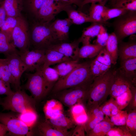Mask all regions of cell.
Here are the masks:
<instances>
[{
  "label": "cell",
  "instance_id": "obj_47",
  "mask_svg": "<svg viewBox=\"0 0 136 136\" xmlns=\"http://www.w3.org/2000/svg\"><path fill=\"white\" fill-rule=\"evenodd\" d=\"M11 89L10 84L0 79V95H10L13 92Z\"/></svg>",
  "mask_w": 136,
  "mask_h": 136
},
{
  "label": "cell",
  "instance_id": "obj_6",
  "mask_svg": "<svg viewBox=\"0 0 136 136\" xmlns=\"http://www.w3.org/2000/svg\"><path fill=\"white\" fill-rule=\"evenodd\" d=\"M28 25L22 15L17 17V22L12 34V42L20 52H24L30 49Z\"/></svg>",
  "mask_w": 136,
  "mask_h": 136
},
{
  "label": "cell",
  "instance_id": "obj_34",
  "mask_svg": "<svg viewBox=\"0 0 136 136\" xmlns=\"http://www.w3.org/2000/svg\"><path fill=\"white\" fill-rule=\"evenodd\" d=\"M17 21V17L7 16L0 29L1 31L6 36L9 41L12 43V34Z\"/></svg>",
  "mask_w": 136,
  "mask_h": 136
},
{
  "label": "cell",
  "instance_id": "obj_43",
  "mask_svg": "<svg viewBox=\"0 0 136 136\" xmlns=\"http://www.w3.org/2000/svg\"><path fill=\"white\" fill-rule=\"evenodd\" d=\"M128 114L126 111L119 110L116 114L110 117V120L114 125L118 126L125 125Z\"/></svg>",
  "mask_w": 136,
  "mask_h": 136
},
{
  "label": "cell",
  "instance_id": "obj_28",
  "mask_svg": "<svg viewBox=\"0 0 136 136\" xmlns=\"http://www.w3.org/2000/svg\"><path fill=\"white\" fill-rule=\"evenodd\" d=\"M118 42L117 37L113 32L109 35L105 48L110 55L112 64H116L118 57Z\"/></svg>",
  "mask_w": 136,
  "mask_h": 136
},
{
  "label": "cell",
  "instance_id": "obj_44",
  "mask_svg": "<svg viewBox=\"0 0 136 136\" xmlns=\"http://www.w3.org/2000/svg\"><path fill=\"white\" fill-rule=\"evenodd\" d=\"M113 6L128 11H136V0H117Z\"/></svg>",
  "mask_w": 136,
  "mask_h": 136
},
{
  "label": "cell",
  "instance_id": "obj_30",
  "mask_svg": "<svg viewBox=\"0 0 136 136\" xmlns=\"http://www.w3.org/2000/svg\"><path fill=\"white\" fill-rule=\"evenodd\" d=\"M114 125L111 122L108 117L106 116L103 120L98 123L92 130L87 133V135L106 136L108 131Z\"/></svg>",
  "mask_w": 136,
  "mask_h": 136
},
{
  "label": "cell",
  "instance_id": "obj_7",
  "mask_svg": "<svg viewBox=\"0 0 136 136\" xmlns=\"http://www.w3.org/2000/svg\"><path fill=\"white\" fill-rule=\"evenodd\" d=\"M41 67L33 73L27 72L25 73L27 81L24 87L30 92L35 99L37 100L42 99L48 93Z\"/></svg>",
  "mask_w": 136,
  "mask_h": 136
},
{
  "label": "cell",
  "instance_id": "obj_24",
  "mask_svg": "<svg viewBox=\"0 0 136 136\" xmlns=\"http://www.w3.org/2000/svg\"><path fill=\"white\" fill-rule=\"evenodd\" d=\"M71 5L67 6L64 11L65 12L73 24L80 25L87 22L93 23L89 15L74 9Z\"/></svg>",
  "mask_w": 136,
  "mask_h": 136
},
{
  "label": "cell",
  "instance_id": "obj_29",
  "mask_svg": "<svg viewBox=\"0 0 136 136\" xmlns=\"http://www.w3.org/2000/svg\"><path fill=\"white\" fill-rule=\"evenodd\" d=\"M38 129L41 136H67L72 135V133H65L58 130L46 120L40 123Z\"/></svg>",
  "mask_w": 136,
  "mask_h": 136
},
{
  "label": "cell",
  "instance_id": "obj_50",
  "mask_svg": "<svg viewBox=\"0 0 136 136\" xmlns=\"http://www.w3.org/2000/svg\"><path fill=\"white\" fill-rule=\"evenodd\" d=\"M3 1L0 3V29L4 24L7 17L3 7Z\"/></svg>",
  "mask_w": 136,
  "mask_h": 136
},
{
  "label": "cell",
  "instance_id": "obj_4",
  "mask_svg": "<svg viewBox=\"0 0 136 136\" xmlns=\"http://www.w3.org/2000/svg\"><path fill=\"white\" fill-rule=\"evenodd\" d=\"M0 105L3 107L4 110H9L19 113L27 110H35L34 99L21 89L7 96Z\"/></svg>",
  "mask_w": 136,
  "mask_h": 136
},
{
  "label": "cell",
  "instance_id": "obj_3",
  "mask_svg": "<svg viewBox=\"0 0 136 136\" xmlns=\"http://www.w3.org/2000/svg\"><path fill=\"white\" fill-rule=\"evenodd\" d=\"M52 22L34 21L29 31L30 49L45 50L61 42L58 40L53 31Z\"/></svg>",
  "mask_w": 136,
  "mask_h": 136
},
{
  "label": "cell",
  "instance_id": "obj_11",
  "mask_svg": "<svg viewBox=\"0 0 136 136\" xmlns=\"http://www.w3.org/2000/svg\"><path fill=\"white\" fill-rule=\"evenodd\" d=\"M19 52L18 51L5 55L10 72L14 80V86L16 90L21 89V79L26 70L20 58Z\"/></svg>",
  "mask_w": 136,
  "mask_h": 136
},
{
  "label": "cell",
  "instance_id": "obj_53",
  "mask_svg": "<svg viewBox=\"0 0 136 136\" xmlns=\"http://www.w3.org/2000/svg\"><path fill=\"white\" fill-rule=\"evenodd\" d=\"M8 131L6 127L0 122V136L5 135Z\"/></svg>",
  "mask_w": 136,
  "mask_h": 136
},
{
  "label": "cell",
  "instance_id": "obj_14",
  "mask_svg": "<svg viewBox=\"0 0 136 136\" xmlns=\"http://www.w3.org/2000/svg\"><path fill=\"white\" fill-rule=\"evenodd\" d=\"M116 70L126 81L133 85H135L136 58L120 61V66Z\"/></svg>",
  "mask_w": 136,
  "mask_h": 136
},
{
  "label": "cell",
  "instance_id": "obj_48",
  "mask_svg": "<svg viewBox=\"0 0 136 136\" xmlns=\"http://www.w3.org/2000/svg\"><path fill=\"white\" fill-rule=\"evenodd\" d=\"M132 93L131 100L128 106L133 110L136 109V90L135 86H132L130 88Z\"/></svg>",
  "mask_w": 136,
  "mask_h": 136
},
{
  "label": "cell",
  "instance_id": "obj_45",
  "mask_svg": "<svg viewBox=\"0 0 136 136\" xmlns=\"http://www.w3.org/2000/svg\"><path fill=\"white\" fill-rule=\"evenodd\" d=\"M112 127L106 134L107 136H131L125 125Z\"/></svg>",
  "mask_w": 136,
  "mask_h": 136
},
{
  "label": "cell",
  "instance_id": "obj_39",
  "mask_svg": "<svg viewBox=\"0 0 136 136\" xmlns=\"http://www.w3.org/2000/svg\"><path fill=\"white\" fill-rule=\"evenodd\" d=\"M18 51L12 43L9 41L5 35L0 30V53L5 55Z\"/></svg>",
  "mask_w": 136,
  "mask_h": 136
},
{
  "label": "cell",
  "instance_id": "obj_21",
  "mask_svg": "<svg viewBox=\"0 0 136 136\" xmlns=\"http://www.w3.org/2000/svg\"><path fill=\"white\" fill-rule=\"evenodd\" d=\"M41 69L49 93L59 80V75L56 70L50 66L43 65L41 67Z\"/></svg>",
  "mask_w": 136,
  "mask_h": 136
},
{
  "label": "cell",
  "instance_id": "obj_35",
  "mask_svg": "<svg viewBox=\"0 0 136 136\" xmlns=\"http://www.w3.org/2000/svg\"><path fill=\"white\" fill-rule=\"evenodd\" d=\"M0 79L14 86V80L10 72L6 58H0Z\"/></svg>",
  "mask_w": 136,
  "mask_h": 136
},
{
  "label": "cell",
  "instance_id": "obj_17",
  "mask_svg": "<svg viewBox=\"0 0 136 136\" xmlns=\"http://www.w3.org/2000/svg\"><path fill=\"white\" fill-rule=\"evenodd\" d=\"M72 24L68 18L57 19L52 22L53 31L59 42H64L68 40L70 28Z\"/></svg>",
  "mask_w": 136,
  "mask_h": 136
},
{
  "label": "cell",
  "instance_id": "obj_54",
  "mask_svg": "<svg viewBox=\"0 0 136 136\" xmlns=\"http://www.w3.org/2000/svg\"><path fill=\"white\" fill-rule=\"evenodd\" d=\"M111 4L113 6L117 0H111Z\"/></svg>",
  "mask_w": 136,
  "mask_h": 136
},
{
  "label": "cell",
  "instance_id": "obj_20",
  "mask_svg": "<svg viewBox=\"0 0 136 136\" xmlns=\"http://www.w3.org/2000/svg\"><path fill=\"white\" fill-rule=\"evenodd\" d=\"M46 120L58 130L72 134V132L69 131L68 130L73 128L75 124L72 119L65 116L63 113L55 118L46 119Z\"/></svg>",
  "mask_w": 136,
  "mask_h": 136
},
{
  "label": "cell",
  "instance_id": "obj_56",
  "mask_svg": "<svg viewBox=\"0 0 136 136\" xmlns=\"http://www.w3.org/2000/svg\"><path fill=\"white\" fill-rule=\"evenodd\" d=\"M1 101H2V100H1V98H0V103L1 102Z\"/></svg>",
  "mask_w": 136,
  "mask_h": 136
},
{
  "label": "cell",
  "instance_id": "obj_37",
  "mask_svg": "<svg viewBox=\"0 0 136 136\" xmlns=\"http://www.w3.org/2000/svg\"><path fill=\"white\" fill-rule=\"evenodd\" d=\"M18 118L29 127L32 126L36 122L37 119V115L35 110H27L19 113Z\"/></svg>",
  "mask_w": 136,
  "mask_h": 136
},
{
  "label": "cell",
  "instance_id": "obj_55",
  "mask_svg": "<svg viewBox=\"0 0 136 136\" xmlns=\"http://www.w3.org/2000/svg\"><path fill=\"white\" fill-rule=\"evenodd\" d=\"M4 0H0V3L2 2Z\"/></svg>",
  "mask_w": 136,
  "mask_h": 136
},
{
  "label": "cell",
  "instance_id": "obj_38",
  "mask_svg": "<svg viewBox=\"0 0 136 136\" xmlns=\"http://www.w3.org/2000/svg\"><path fill=\"white\" fill-rule=\"evenodd\" d=\"M127 11L122 8L114 7L110 8L105 7L101 14L104 23L108 20L116 18L125 13Z\"/></svg>",
  "mask_w": 136,
  "mask_h": 136
},
{
  "label": "cell",
  "instance_id": "obj_19",
  "mask_svg": "<svg viewBox=\"0 0 136 136\" xmlns=\"http://www.w3.org/2000/svg\"><path fill=\"white\" fill-rule=\"evenodd\" d=\"M87 120L84 124L85 132L87 133L104 119V115L100 106L87 109Z\"/></svg>",
  "mask_w": 136,
  "mask_h": 136
},
{
  "label": "cell",
  "instance_id": "obj_5",
  "mask_svg": "<svg viewBox=\"0 0 136 136\" xmlns=\"http://www.w3.org/2000/svg\"><path fill=\"white\" fill-rule=\"evenodd\" d=\"M118 42L136 32V11H127L116 18L113 23Z\"/></svg>",
  "mask_w": 136,
  "mask_h": 136
},
{
  "label": "cell",
  "instance_id": "obj_12",
  "mask_svg": "<svg viewBox=\"0 0 136 136\" xmlns=\"http://www.w3.org/2000/svg\"><path fill=\"white\" fill-rule=\"evenodd\" d=\"M45 50L29 49L18 52L20 58L25 66L26 72H35L44 64Z\"/></svg>",
  "mask_w": 136,
  "mask_h": 136
},
{
  "label": "cell",
  "instance_id": "obj_46",
  "mask_svg": "<svg viewBox=\"0 0 136 136\" xmlns=\"http://www.w3.org/2000/svg\"><path fill=\"white\" fill-rule=\"evenodd\" d=\"M109 35L106 29L101 25L99 32L97 36V38L95 44L104 47H105L108 40Z\"/></svg>",
  "mask_w": 136,
  "mask_h": 136
},
{
  "label": "cell",
  "instance_id": "obj_36",
  "mask_svg": "<svg viewBox=\"0 0 136 136\" xmlns=\"http://www.w3.org/2000/svg\"><path fill=\"white\" fill-rule=\"evenodd\" d=\"M100 106L104 115L110 117L116 114L119 111L115 100L111 97L108 101L105 102Z\"/></svg>",
  "mask_w": 136,
  "mask_h": 136
},
{
  "label": "cell",
  "instance_id": "obj_40",
  "mask_svg": "<svg viewBox=\"0 0 136 136\" xmlns=\"http://www.w3.org/2000/svg\"><path fill=\"white\" fill-rule=\"evenodd\" d=\"M47 0H26V6L28 12L35 17Z\"/></svg>",
  "mask_w": 136,
  "mask_h": 136
},
{
  "label": "cell",
  "instance_id": "obj_52",
  "mask_svg": "<svg viewBox=\"0 0 136 136\" xmlns=\"http://www.w3.org/2000/svg\"><path fill=\"white\" fill-rule=\"evenodd\" d=\"M65 3L71 4H74L78 6L79 8L81 9L82 3L83 0H59Z\"/></svg>",
  "mask_w": 136,
  "mask_h": 136
},
{
  "label": "cell",
  "instance_id": "obj_10",
  "mask_svg": "<svg viewBox=\"0 0 136 136\" xmlns=\"http://www.w3.org/2000/svg\"><path fill=\"white\" fill-rule=\"evenodd\" d=\"M0 122L6 127L10 135L23 136L31 133L29 127L11 113L0 112Z\"/></svg>",
  "mask_w": 136,
  "mask_h": 136
},
{
  "label": "cell",
  "instance_id": "obj_41",
  "mask_svg": "<svg viewBox=\"0 0 136 136\" xmlns=\"http://www.w3.org/2000/svg\"><path fill=\"white\" fill-rule=\"evenodd\" d=\"M132 96V93L130 88L127 91L115 98L119 110H122L128 106L131 100Z\"/></svg>",
  "mask_w": 136,
  "mask_h": 136
},
{
  "label": "cell",
  "instance_id": "obj_42",
  "mask_svg": "<svg viewBox=\"0 0 136 136\" xmlns=\"http://www.w3.org/2000/svg\"><path fill=\"white\" fill-rule=\"evenodd\" d=\"M125 125L127 129L132 136H135L136 135V112L135 110H133L128 114Z\"/></svg>",
  "mask_w": 136,
  "mask_h": 136
},
{
  "label": "cell",
  "instance_id": "obj_25",
  "mask_svg": "<svg viewBox=\"0 0 136 136\" xmlns=\"http://www.w3.org/2000/svg\"><path fill=\"white\" fill-rule=\"evenodd\" d=\"M72 60L56 50L48 49L45 50L43 65L50 66L64 61Z\"/></svg>",
  "mask_w": 136,
  "mask_h": 136
},
{
  "label": "cell",
  "instance_id": "obj_2",
  "mask_svg": "<svg viewBox=\"0 0 136 136\" xmlns=\"http://www.w3.org/2000/svg\"><path fill=\"white\" fill-rule=\"evenodd\" d=\"M114 73L115 70L110 69L95 78L88 89L85 100L87 101V109L100 106L105 101L110 95Z\"/></svg>",
  "mask_w": 136,
  "mask_h": 136
},
{
  "label": "cell",
  "instance_id": "obj_23",
  "mask_svg": "<svg viewBox=\"0 0 136 136\" xmlns=\"http://www.w3.org/2000/svg\"><path fill=\"white\" fill-rule=\"evenodd\" d=\"M72 119L77 125L84 124L87 121L88 115L83 104L78 103L70 107Z\"/></svg>",
  "mask_w": 136,
  "mask_h": 136
},
{
  "label": "cell",
  "instance_id": "obj_49",
  "mask_svg": "<svg viewBox=\"0 0 136 136\" xmlns=\"http://www.w3.org/2000/svg\"><path fill=\"white\" fill-rule=\"evenodd\" d=\"M84 124L77 125L76 126L72 131V136H85Z\"/></svg>",
  "mask_w": 136,
  "mask_h": 136
},
{
  "label": "cell",
  "instance_id": "obj_9",
  "mask_svg": "<svg viewBox=\"0 0 136 136\" xmlns=\"http://www.w3.org/2000/svg\"><path fill=\"white\" fill-rule=\"evenodd\" d=\"M89 88L78 86L65 89L54 94L66 106L70 108L78 103L85 101Z\"/></svg>",
  "mask_w": 136,
  "mask_h": 136
},
{
  "label": "cell",
  "instance_id": "obj_32",
  "mask_svg": "<svg viewBox=\"0 0 136 136\" xmlns=\"http://www.w3.org/2000/svg\"><path fill=\"white\" fill-rule=\"evenodd\" d=\"M79 61L72 60L64 61L57 64L53 67L57 72L59 79L65 76L72 71L79 64Z\"/></svg>",
  "mask_w": 136,
  "mask_h": 136
},
{
  "label": "cell",
  "instance_id": "obj_26",
  "mask_svg": "<svg viewBox=\"0 0 136 136\" xmlns=\"http://www.w3.org/2000/svg\"><path fill=\"white\" fill-rule=\"evenodd\" d=\"M61 104L55 99L47 101L44 107V111L46 119L55 118L63 112Z\"/></svg>",
  "mask_w": 136,
  "mask_h": 136
},
{
  "label": "cell",
  "instance_id": "obj_13",
  "mask_svg": "<svg viewBox=\"0 0 136 136\" xmlns=\"http://www.w3.org/2000/svg\"><path fill=\"white\" fill-rule=\"evenodd\" d=\"M112 64L110 56L105 47L95 58L90 61V71L93 75L95 78L108 71L110 69Z\"/></svg>",
  "mask_w": 136,
  "mask_h": 136
},
{
  "label": "cell",
  "instance_id": "obj_16",
  "mask_svg": "<svg viewBox=\"0 0 136 136\" xmlns=\"http://www.w3.org/2000/svg\"><path fill=\"white\" fill-rule=\"evenodd\" d=\"M118 56L120 61L129 59L136 58L135 35L130 36L128 41L118 42Z\"/></svg>",
  "mask_w": 136,
  "mask_h": 136
},
{
  "label": "cell",
  "instance_id": "obj_1",
  "mask_svg": "<svg viewBox=\"0 0 136 136\" xmlns=\"http://www.w3.org/2000/svg\"><path fill=\"white\" fill-rule=\"evenodd\" d=\"M90 61L79 63L68 74L59 78L51 92L54 94L65 89L78 86L89 88L95 78L90 71Z\"/></svg>",
  "mask_w": 136,
  "mask_h": 136
},
{
  "label": "cell",
  "instance_id": "obj_15",
  "mask_svg": "<svg viewBox=\"0 0 136 136\" xmlns=\"http://www.w3.org/2000/svg\"><path fill=\"white\" fill-rule=\"evenodd\" d=\"M80 43L78 39L69 43L61 42L52 45L48 49L56 50L72 60H79L78 53Z\"/></svg>",
  "mask_w": 136,
  "mask_h": 136
},
{
  "label": "cell",
  "instance_id": "obj_31",
  "mask_svg": "<svg viewBox=\"0 0 136 136\" xmlns=\"http://www.w3.org/2000/svg\"><path fill=\"white\" fill-rule=\"evenodd\" d=\"M101 25L99 23H92L90 26L84 28L81 36L78 39L80 43L83 44L90 43V39L97 35Z\"/></svg>",
  "mask_w": 136,
  "mask_h": 136
},
{
  "label": "cell",
  "instance_id": "obj_27",
  "mask_svg": "<svg viewBox=\"0 0 136 136\" xmlns=\"http://www.w3.org/2000/svg\"><path fill=\"white\" fill-rule=\"evenodd\" d=\"M104 47L96 44H91L89 43L83 44L79 48V58H91L95 57Z\"/></svg>",
  "mask_w": 136,
  "mask_h": 136
},
{
  "label": "cell",
  "instance_id": "obj_18",
  "mask_svg": "<svg viewBox=\"0 0 136 136\" xmlns=\"http://www.w3.org/2000/svg\"><path fill=\"white\" fill-rule=\"evenodd\" d=\"M133 86L134 85L124 79L116 70H115L114 80L111 87L110 95L112 97L115 98L127 91Z\"/></svg>",
  "mask_w": 136,
  "mask_h": 136
},
{
  "label": "cell",
  "instance_id": "obj_8",
  "mask_svg": "<svg viewBox=\"0 0 136 136\" xmlns=\"http://www.w3.org/2000/svg\"><path fill=\"white\" fill-rule=\"evenodd\" d=\"M71 5L59 0H47L34 17V20L41 22L52 21L57 14L64 11L67 6Z\"/></svg>",
  "mask_w": 136,
  "mask_h": 136
},
{
  "label": "cell",
  "instance_id": "obj_22",
  "mask_svg": "<svg viewBox=\"0 0 136 136\" xmlns=\"http://www.w3.org/2000/svg\"><path fill=\"white\" fill-rule=\"evenodd\" d=\"M3 3L7 17H18L22 15L24 5L22 0H4Z\"/></svg>",
  "mask_w": 136,
  "mask_h": 136
},
{
  "label": "cell",
  "instance_id": "obj_33",
  "mask_svg": "<svg viewBox=\"0 0 136 136\" xmlns=\"http://www.w3.org/2000/svg\"><path fill=\"white\" fill-rule=\"evenodd\" d=\"M105 5L98 3L91 4L89 9V17L93 23H104L102 18V13L105 7Z\"/></svg>",
  "mask_w": 136,
  "mask_h": 136
},
{
  "label": "cell",
  "instance_id": "obj_51",
  "mask_svg": "<svg viewBox=\"0 0 136 136\" xmlns=\"http://www.w3.org/2000/svg\"><path fill=\"white\" fill-rule=\"evenodd\" d=\"M109 0H83L82 3L81 9L86 5L89 3H98L105 5Z\"/></svg>",
  "mask_w": 136,
  "mask_h": 136
}]
</instances>
